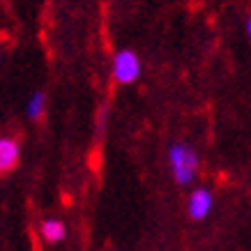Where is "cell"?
<instances>
[{"label": "cell", "mask_w": 251, "mask_h": 251, "mask_svg": "<svg viewBox=\"0 0 251 251\" xmlns=\"http://www.w3.org/2000/svg\"><path fill=\"white\" fill-rule=\"evenodd\" d=\"M168 168L173 175L175 184L180 187H189L198 177V168H201V157H198L196 148L182 141H175L168 145Z\"/></svg>", "instance_id": "6da1fadb"}, {"label": "cell", "mask_w": 251, "mask_h": 251, "mask_svg": "<svg viewBox=\"0 0 251 251\" xmlns=\"http://www.w3.org/2000/svg\"><path fill=\"white\" fill-rule=\"evenodd\" d=\"M141 72H143V65H141V58H138L136 51L131 49H120L113 53V60H111V78H113L118 85H129L134 81L141 78Z\"/></svg>", "instance_id": "7a4b0ae2"}, {"label": "cell", "mask_w": 251, "mask_h": 251, "mask_svg": "<svg viewBox=\"0 0 251 251\" xmlns=\"http://www.w3.org/2000/svg\"><path fill=\"white\" fill-rule=\"evenodd\" d=\"M214 207V194L207 187H194L187 198V214L191 221H203Z\"/></svg>", "instance_id": "3957f363"}, {"label": "cell", "mask_w": 251, "mask_h": 251, "mask_svg": "<svg viewBox=\"0 0 251 251\" xmlns=\"http://www.w3.org/2000/svg\"><path fill=\"white\" fill-rule=\"evenodd\" d=\"M21 159V145L12 136L0 138V173H9Z\"/></svg>", "instance_id": "277c9868"}, {"label": "cell", "mask_w": 251, "mask_h": 251, "mask_svg": "<svg viewBox=\"0 0 251 251\" xmlns=\"http://www.w3.org/2000/svg\"><path fill=\"white\" fill-rule=\"evenodd\" d=\"M39 235L49 244H58L67 237V226L60 219H44L39 224Z\"/></svg>", "instance_id": "5b68a950"}, {"label": "cell", "mask_w": 251, "mask_h": 251, "mask_svg": "<svg viewBox=\"0 0 251 251\" xmlns=\"http://www.w3.org/2000/svg\"><path fill=\"white\" fill-rule=\"evenodd\" d=\"M46 101H49V97H46L44 90H35L28 97V104H25V115L30 118L32 122H37L44 118L46 113Z\"/></svg>", "instance_id": "8992f818"}, {"label": "cell", "mask_w": 251, "mask_h": 251, "mask_svg": "<svg viewBox=\"0 0 251 251\" xmlns=\"http://www.w3.org/2000/svg\"><path fill=\"white\" fill-rule=\"evenodd\" d=\"M106 118H108V108L101 106L97 113V138L104 136V127H106Z\"/></svg>", "instance_id": "52a82bcc"}, {"label": "cell", "mask_w": 251, "mask_h": 251, "mask_svg": "<svg viewBox=\"0 0 251 251\" xmlns=\"http://www.w3.org/2000/svg\"><path fill=\"white\" fill-rule=\"evenodd\" d=\"M247 35H249V39H251V16L247 19Z\"/></svg>", "instance_id": "ba28073f"}]
</instances>
